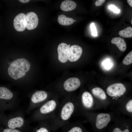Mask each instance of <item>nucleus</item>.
Returning <instances> with one entry per match:
<instances>
[{
  "label": "nucleus",
  "instance_id": "f257e3e1",
  "mask_svg": "<svg viewBox=\"0 0 132 132\" xmlns=\"http://www.w3.org/2000/svg\"><path fill=\"white\" fill-rule=\"evenodd\" d=\"M31 65L27 60L24 58L18 59L10 64L8 69L9 76L16 80L23 77L30 70Z\"/></svg>",
  "mask_w": 132,
  "mask_h": 132
},
{
  "label": "nucleus",
  "instance_id": "f03ea898",
  "mask_svg": "<svg viewBox=\"0 0 132 132\" xmlns=\"http://www.w3.org/2000/svg\"><path fill=\"white\" fill-rule=\"evenodd\" d=\"M110 115L108 113H101L96 116L95 127L97 131H101L108 126L111 120Z\"/></svg>",
  "mask_w": 132,
  "mask_h": 132
},
{
  "label": "nucleus",
  "instance_id": "7ed1b4c3",
  "mask_svg": "<svg viewBox=\"0 0 132 132\" xmlns=\"http://www.w3.org/2000/svg\"><path fill=\"white\" fill-rule=\"evenodd\" d=\"M126 88L125 85L121 83H115L109 85L106 89L107 94L113 98L120 97L125 93Z\"/></svg>",
  "mask_w": 132,
  "mask_h": 132
},
{
  "label": "nucleus",
  "instance_id": "20e7f679",
  "mask_svg": "<svg viewBox=\"0 0 132 132\" xmlns=\"http://www.w3.org/2000/svg\"><path fill=\"white\" fill-rule=\"evenodd\" d=\"M26 28L29 30L33 29L37 26L38 19L36 14L31 12L27 13L25 15Z\"/></svg>",
  "mask_w": 132,
  "mask_h": 132
},
{
  "label": "nucleus",
  "instance_id": "39448f33",
  "mask_svg": "<svg viewBox=\"0 0 132 132\" xmlns=\"http://www.w3.org/2000/svg\"><path fill=\"white\" fill-rule=\"evenodd\" d=\"M26 15L23 13H21L17 15L13 21L14 28L17 31L22 32L26 28L25 21Z\"/></svg>",
  "mask_w": 132,
  "mask_h": 132
},
{
  "label": "nucleus",
  "instance_id": "423d86ee",
  "mask_svg": "<svg viewBox=\"0 0 132 132\" xmlns=\"http://www.w3.org/2000/svg\"><path fill=\"white\" fill-rule=\"evenodd\" d=\"M80 85V81L78 78L72 77L69 78L65 82L64 87L66 91H71L77 89Z\"/></svg>",
  "mask_w": 132,
  "mask_h": 132
},
{
  "label": "nucleus",
  "instance_id": "0eeeda50",
  "mask_svg": "<svg viewBox=\"0 0 132 132\" xmlns=\"http://www.w3.org/2000/svg\"><path fill=\"white\" fill-rule=\"evenodd\" d=\"M74 106L73 103L68 102L63 107L61 111V117L64 121L68 120L73 112Z\"/></svg>",
  "mask_w": 132,
  "mask_h": 132
},
{
  "label": "nucleus",
  "instance_id": "6e6552de",
  "mask_svg": "<svg viewBox=\"0 0 132 132\" xmlns=\"http://www.w3.org/2000/svg\"><path fill=\"white\" fill-rule=\"evenodd\" d=\"M68 45L65 43H61L58 45L57 52L59 60L61 62H66L68 60L66 50Z\"/></svg>",
  "mask_w": 132,
  "mask_h": 132
},
{
  "label": "nucleus",
  "instance_id": "1a4fd4ad",
  "mask_svg": "<svg viewBox=\"0 0 132 132\" xmlns=\"http://www.w3.org/2000/svg\"><path fill=\"white\" fill-rule=\"evenodd\" d=\"M24 123L23 119L21 117H18L10 119L8 122L7 126L8 128L17 129L22 127Z\"/></svg>",
  "mask_w": 132,
  "mask_h": 132
},
{
  "label": "nucleus",
  "instance_id": "9d476101",
  "mask_svg": "<svg viewBox=\"0 0 132 132\" xmlns=\"http://www.w3.org/2000/svg\"><path fill=\"white\" fill-rule=\"evenodd\" d=\"M81 99L83 105L86 108L90 109L93 106L94 103L93 97L89 92H84L82 95Z\"/></svg>",
  "mask_w": 132,
  "mask_h": 132
},
{
  "label": "nucleus",
  "instance_id": "9b49d317",
  "mask_svg": "<svg viewBox=\"0 0 132 132\" xmlns=\"http://www.w3.org/2000/svg\"><path fill=\"white\" fill-rule=\"evenodd\" d=\"M56 105L55 101L52 100L48 101L43 105L40 109V112L43 114L50 113L55 109Z\"/></svg>",
  "mask_w": 132,
  "mask_h": 132
},
{
  "label": "nucleus",
  "instance_id": "f8f14e48",
  "mask_svg": "<svg viewBox=\"0 0 132 132\" xmlns=\"http://www.w3.org/2000/svg\"><path fill=\"white\" fill-rule=\"evenodd\" d=\"M47 94L45 91H38L32 95L31 100L34 103H37L45 100L47 98Z\"/></svg>",
  "mask_w": 132,
  "mask_h": 132
},
{
  "label": "nucleus",
  "instance_id": "ddd939ff",
  "mask_svg": "<svg viewBox=\"0 0 132 132\" xmlns=\"http://www.w3.org/2000/svg\"><path fill=\"white\" fill-rule=\"evenodd\" d=\"M76 4L74 1L70 0H66L63 1L60 8L63 11H72L76 7Z\"/></svg>",
  "mask_w": 132,
  "mask_h": 132
},
{
  "label": "nucleus",
  "instance_id": "4468645a",
  "mask_svg": "<svg viewBox=\"0 0 132 132\" xmlns=\"http://www.w3.org/2000/svg\"><path fill=\"white\" fill-rule=\"evenodd\" d=\"M111 42L115 44L119 49L122 52L125 51L127 48L126 44L124 40L121 37H115L111 40Z\"/></svg>",
  "mask_w": 132,
  "mask_h": 132
},
{
  "label": "nucleus",
  "instance_id": "2eb2a0df",
  "mask_svg": "<svg viewBox=\"0 0 132 132\" xmlns=\"http://www.w3.org/2000/svg\"><path fill=\"white\" fill-rule=\"evenodd\" d=\"M92 93L94 96L101 100H104L106 99L105 92L100 88L96 87L93 88L92 90Z\"/></svg>",
  "mask_w": 132,
  "mask_h": 132
},
{
  "label": "nucleus",
  "instance_id": "dca6fc26",
  "mask_svg": "<svg viewBox=\"0 0 132 132\" xmlns=\"http://www.w3.org/2000/svg\"><path fill=\"white\" fill-rule=\"evenodd\" d=\"M57 21L60 24L64 26L70 25L74 22L73 18L67 17L64 14L58 15Z\"/></svg>",
  "mask_w": 132,
  "mask_h": 132
},
{
  "label": "nucleus",
  "instance_id": "f3484780",
  "mask_svg": "<svg viewBox=\"0 0 132 132\" xmlns=\"http://www.w3.org/2000/svg\"><path fill=\"white\" fill-rule=\"evenodd\" d=\"M13 96L12 93L9 89L4 87H0V99H10L12 98Z\"/></svg>",
  "mask_w": 132,
  "mask_h": 132
},
{
  "label": "nucleus",
  "instance_id": "a211bd4d",
  "mask_svg": "<svg viewBox=\"0 0 132 132\" xmlns=\"http://www.w3.org/2000/svg\"><path fill=\"white\" fill-rule=\"evenodd\" d=\"M131 128L129 126H117L114 127L110 132H131Z\"/></svg>",
  "mask_w": 132,
  "mask_h": 132
},
{
  "label": "nucleus",
  "instance_id": "6ab92c4d",
  "mask_svg": "<svg viewBox=\"0 0 132 132\" xmlns=\"http://www.w3.org/2000/svg\"><path fill=\"white\" fill-rule=\"evenodd\" d=\"M119 35L124 38H131L132 37V28L128 27L121 30L119 32Z\"/></svg>",
  "mask_w": 132,
  "mask_h": 132
},
{
  "label": "nucleus",
  "instance_id": "aec40b11",
  "mask_svg": "<svg viewBox=\"0 0 132 132\" xmlns=\"http://www.w3.org/2000/svg\"><path fill=\"white\" fill-rule=\"evenodd\" d=\"M132 63V51L130 52L125 57L123 61V63L126 65H128Z\"/></svg>",
  "mask_w": 132,
  "mask_h": 132
},
{
  "label": "nucleus",
  "instance_id": "412c9836",
  "mask_svg": "<svg viewBox=\"0 0 132 132\" xmlns=\"http://www.w3.org/2000/svg\"><path fill=\"white\" fill-rule=\"evenodd\" d=\"M126 110L129 113H132V100L131 99L126 103L125 106Z\"/></svg>",
  "mask_w": 132,
  "mask_h": 132
},
{
  "label": "nucleus",
  "instance_id": "4be33fe9",
  "mask_svg": "<svg viewBox=\"0 0 132 132\" xmlns=\"http://www.w3.org/2000/svg\"><path fill=\"white\" fill-rule=\"evenodd\" d=\"M67 132H83V131L81 127L75 126L71 128Z\"/></svg>",
  "mask_w": 132,
  "mask_h": 132
},
{
  "label": "nucleus",
  "instance_id": "5701e85b",
  "mask_svg": "<svg viewBox=\"0 0 132 132\" xmlns=\"http://www.w3.org/2000/svg\"><path fill=\"white\" fill-rule=\"evenodd\" d=\"M90 27L92 32V35L93 36H97V32L94 23H92L90 24Z\"/></svg>",
  "mask_w": 132,
  "mask_h": 132
},
{
  "label": "nucleus",
  "instance_id": "b1692460",
  "mask_svg": "<svg viewBox=\"0 0 132 132\" xmlns=\"http://www.w3.org/2000/svg\"><path fill=\"white\" fill-rule=\"evenodd\" d=\"M109 9L112 11L114 13H119L120 11V9H118L115 5H110L108 7Z\"/></svg>",
  "mask_w": 132,
  "mask_h": 132
},
{
  "label": "nucleus",
  "instance_id": "393cba45",
  "mask_svg": "<svg viewBox=\"0 0 132 132\" xmlns=\"http://www.w3.org/2000/svg\"><path fill=\"white\" fill-rule=\"evenodd\" d=\"M2 132H22L19 130L14 129H11L7 128L4 129L3 131Z\"/></svg>",
  "mask_w": 132,
  "mask_h": 132
},
{
  "label": "nucleus",
  "instance_id": "a878e982",
  "mask_svg": "<svg viewBox=\"0 0 132 132\" xmlns=\"http://www.w3.org/2000/svg\"><path fill=\"white\" fill-rule=\"evenodd\" d=\"M35 132H49L48 130L46 128L44 127H41L37 129Z\"/></svg>",
  "mask_w": 132,
  "mask_h": 132
},
{
  "label": "nucleus",
  "instance_id": "bb28decb",
  "mask_svg": "<svg viewBox=\"0 0 132 132\" xmlns=\"http://www.w3.org/2000/svg\"><path fill=\"white\" fill-rule=\"evenodd\" d=\"M105 0H97L95 2V5L97 6L101 5L105 1Z\"/></svg>",
  "mask_w": 132,
  "mask_h": 132
},
{
  "label": "nucleus",
  "instance_id": "cd10ccee",
  "mask_svg": "<svg viewBox=\"0 0 132 132\" xmlns=\"http://www.w3.org/2000/svg\"><path fill=\"white\" fill-rule=\"evenodd\" d=\"M20 2L23 3H27L30 1V0H19Z\"/></svg>",
  "mask_w": 132,
  "mask_h": 132
},
{
  "label": "nucleus",
  "instance_id": "c85d7f7f",
  "mask_svg": "<svg viewBox=\"0 0 132 132\" xmlns=\"http://www.w3.org/2000/svg\"><path fill=\"white\" fill-rule=\"evenodd\" d=\"M127 2L129 5L131 7H132V0H127Z\"/></svg>",
  "mask_w": 132,
  "mask_h": 132
},
{
  "label": "nucleus",
  "instance_id": "c756f323",
  "mask_svg": "<svg viewBox=\"0 0 132 132\" xmlns=\"http://www.w3.org/2000/svg\"><path fill=\"white\" fill-rule=\"evenodd\" d=\"M76 20H74V22H76Z\"/></svg>",
  "mask_w": 132,
  "mask_h": 132
},
{
  "label": "nucleus",
  "instance_id": "7c9ffc66",
  "mask_svg": "<svg viewBox=\"0 0 132 132\" xmlns=\"http://www.w3.org/2000/svg\"><path fill=\"white\" fill-rule=\"evenodd\" d=\"M68 45L69 46V47L70 46V44H69V45Z\"/></svg>",
  "mask_w": 132,
  "mask_h": 132
},
{
  "label": "nucleus",
  "instance_id": "2f4dec72",
  "mask_svg": "<svg viewBox=\"0 0 132 132\" xmlns=\"http://www.w3.org/2000/svg\"><path fill=\"white\" fill-rule=\"evenodd\" d=\"M131 24H132V20H131Z\"/></svg>",
  "mask_w": 132,
  "mask_h": 132
}]
</instances>
